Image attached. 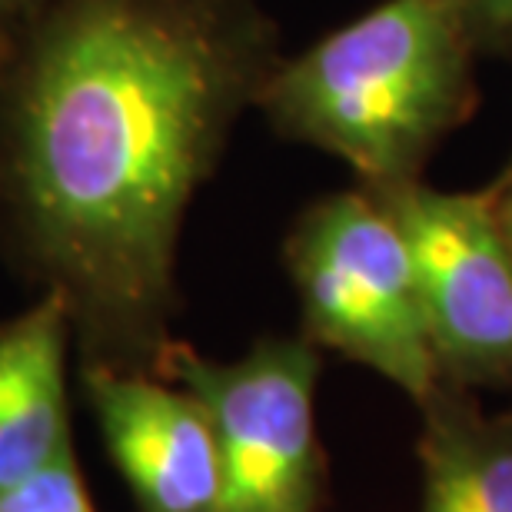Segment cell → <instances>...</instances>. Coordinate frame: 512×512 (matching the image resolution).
Here are the masks:
<instances>
[{
    "instance_id": "cell-2",
    "label": "cell",
    "mask_w": 512,
    "mask_h": 512,
    "mask_svg": "<svg viewBox=\"0 0 512 512\" xmlns=\"http://www.w3.org/2000/svg\"><path fill=\"white\" fill-rule=\"evenodd\" d=\"M479 50L446 0H383L293 57L256 97L276 137L330 153L366 190L423 180L476 114Z\"/></svg>"
},
{
    "instance_id": "cell-5",
    "label": "cell",
    "mask_w": 512,
    "mask_h": 512,
    "mask_svg": "<svg viewBox=\"0 0 512 512\" xmlns=\"http://www.w3.org/2000/svg\"><path fill=\"white\" fill-rule=\"evenodd\" d=\"M370 193L406 240L443 383H512V253L493 187L439 190L416 180Z\"/></svg>"
},
{
    "instance_id": "cell-1",
    "label": "cell",
    "mask_w": 512,
    "mask_h": 512,
    "mask_svg": "<svg viewBox=\"0 0 512 512\" xmlns=\"http://www.w3.org/2000/svg\"><path fill=\"white\" fill-rule=\"evenodd\" d=\"M280 57L260 0H37L0 30V256L80 366L163 370L190 207Z\"/></svg>"
},
{
    "instance_id": "cell-4",
    "label": "cell",
    "mask_w": 512,
    "mask_h": 512,
    "mask_svg": "<svg viewBox=\"0 0 512 512\" xmlns=\"http://www.w3.org/2000/svg\"><path fill=\"white\" fill-rule=\"evenodd\" d=\"M320 370V346L303 333L256 340L240 360L173 343L160 376L207 409L220 449V512H320Z\"/></svg>"
},
{
    "instance_id": "cell-12",
    "label": "cell",
    "mask_w": 512,
    "mask_h": 512,
    "mask_svg": "<svg viewBox=\"0 0 512 512\" xmlns=\"http://www.w3.org/2000/svg\"><path fill=\"white\" fill-rule=\"evenodd\" d=\"M37 0H0V30H4L10 20H17L24 10L34 7Z\"/></svg>"
},
{
    "instance_id": "cell-11",
    "label": "cell",
    "mask_w": 512,
    "mask_h": 512,
    "mask_svg": "<svg viewBox=\"0 0 512 512\" xmlns=\"http://www.w3.org/2000/svg\"><path fill=\"white\" fill-rule=\"evenodd\" d=\"M496 193V220H499V230H503V240L512 253V160H506L503 173L489 183Z\"/></svg>"
},
{
    "instance_id": "cell-7",
    "label": "cell",
    "mask_w": 512,
    "mask_h": 512,
    "mask_svg": "<svg viewBox=\"0 0 512 512\" xmlns=\"http://www.w3.org/2000/svg\"><path fill=\"white\" fill-rule=\"evenodd\" d=\"M70 356L74 330L57 296L34 293L24 310L0 320V489L74 446Z\"/></svg>"
},
{
    "instance_id": "cell-13",
    "label": "cell",
    "mask_w": 512,
    "mask_h": 512,
    "mask_svg": "<svg viewBox=\"0 0 512 512\" xmlns=\"http://www.w3.org/2000/svg\"><path fill=\"white\" fill-rule=\"evenodd\" d=\"M509 160H512V157H509Z\"/></svg>"
},
{
    "instance_id": "cell-6",
    "label": "cell",
    "mask_w": 512,
    "mask_h": 512,
    "mask_svg": "<svg viewBox=\"0 0 512 512\" xmlns=\"http://www.w3.org/2000/svg\"><path fill=\"white\" fill-rule=\"evenodd\" d=\"M80 386L140 512H220L217 436L190 389L104 366H80Z\"/></svg>"
},
{
    "instance_id": "cell-3",
    "label": "cell",
    "mask_w": 512,
    "mask_h": 512,
    "mask_svg": "<svg viewBox=\"0 0 512 512\" xmlns=\"http://www.w3.org/2000/svg\"><path fill=\"white\" fill-rule=\"evenodd\" d=\"M303 336L383 376L419 406L443 383L426 330L406 240L363 190H336L303 207L283 243Z\"/></svg>"
},
{
    "instance_id": "cell-9",
    "label": "cell",
    "mask_w": 512,
    "mask_h": 512,
    "mask_svg": "<svg viewBox=\"0 0 512 512\" xmlns=\"http://www.w3.org/2000/svg\"><path fill=\"white\" fill-rule=\"evenodd\" d=\"M0 512H94L77 446L64 449L20 483L0 489Z\"/></svg>"
},
{
    "instance_id": "cell-10",
    "label": "cell",
    "mask_w": 512,
    "mask_h": 512,
    "mask_svg": "<svg viewBox=\"0 0 512 512\" xmlns=\"http://www.w3.org/2000/svg\"><path fill=\"white\" fill-rule=\"evenodd\" d=\"M479 57L512 54V0H446Z\"/></svg>"
},
{
    "instance_id": "cell-8",
    "label": "cell",
    "mask_w": 512,
    "mask_h": 512,
    "mask_svg": "<svg viewBox=\"0 0 512 512\" xmlns=\"http://www.w3.org/2000/svg\"><path fill=\"white\" fill-rule=\"evenodd\" d=\"M423 512H512V416L479 413L463 386L423 403Z\"/></svg>"
}]
</instances>
